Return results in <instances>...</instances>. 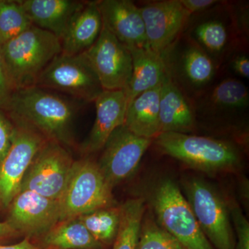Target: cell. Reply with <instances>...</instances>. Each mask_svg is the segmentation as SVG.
I'll use <instances>...</instances> for the list:
<instances>
[{
	"label": "cell",
	"instance_id": "obj_1",
	"mask_svg": "<svg viewBox=\"0 0 249 249\" xmlns=\"http://www.w3.org/2000/svg\"><path fill=\"white\" fill-rule=\"evenodd\" d=\"M78 104L54 91L33 86L16 91L3 110L27 123L49 141L78 150L74 133Z\"/></svg>",
	"mask_w": 249,
	"mask_h": 249
},
{
	"label": "cell",
	"instance_id": "obj_2",
	"mask_svg": "<svg viewBox=\"0 0 249 249\" xmlns=\"http://www.w3.org/2000/svg\"><path fill=\"white\" fill-rule=\"evenodd\" d=\"M162 153L206 173L231 171L240 166L242 155L232 142L196 135L162 132L153 140Z\"/></svg>",
	"mask_w": 249,
	"mask_h": 249
},
{
	"label": "cell",
	"instance_id": "obj_3",
	"mask_svg": "<svg viewBox=\"0 0 249 249\" xmlns=\"http://www.w3.org/2000/svg\"><path fill=\"white\" fill-rule=\"evenodd\" d=\"M0 47L16 91L35 86L40 73L62 53L60 39L34 25Z\"/></svg>",
	"mask_w": 249,
	"mask_h": 249
},
{
	"label": "cell",
	"instance_id": "obj_4",
	"mask_svg": "<svg viewBox=\"0 0 249 249\" xmlns=\"http://www.w3.org/2000/svg\"><path fill=\"white\" fill-rule=\"evenodd\" d=\"M183 34L201 47L221 68L237 49L247 47L229 1H220L204 12L191 15Z\"/></svg>",
	"mask_w": 249,
	"mask_h": 249
},
{
	"label": "cell",
	"instance_id": "obj_5",
	"mask_svg": "<svg viewBox=\"0 0 249 249\" xmlns=\"http://www.w3.org/2000/svg\"><path fill=\"white\" fill-rule=\"evenodd\" d=\"M155 219L184 249H215L199 227L196 216L176 183L164 179L151 196Z\"/></svg>",
	"mask_w": 249,
	"mask_h": 249
},
{
	"label": "cell",
	"instance_id": "obj_6",
	"mask_svg": "<svg viewBox=\"0 0 249 249\" xmlns=\"http://www.w3.org/2000/svg\"><path fill=\"white\" fill-rule=\"evenodd\" d=\"M112 191L97 162L89 157L75 160L66 188L58 200L60 221L116 206Z\"/></svg>",
	"mask_w": 249,
	"mask_h": 249
},
{
	"label": "cell",
	"instance_id": "obj_7",
	"mask_svg": "<svg viewBox=\"0 0 249 249\" xmlns=\"http://www.w3.org/2000/svg\"><path fill=\"white\" fill-rule=\"evenodd\" d=\"M160 55L168 76L191 100L213 85L220 69L183 33Z\"/></svg>",
	"mask_w": 249,
	"mask_h": 249
},
{
	"label": "cell",
	"instance_id": "obj_8",
	"mask_svg": "<svg viewBox=\"0 0 249 249\" xmlns=\"http://www.w3.org/2000/svg\"><path fill=\"white\" fill-rule=\"evenodd\" d=\"M35 86L83 103H94L104 91L84 53H60L40 73Z\"/></svg>",
	"mask_w": 249,
	"mask_h": 249
},
{
	"label": "cell",
	"instance_id": "obj_9",
	"mask_svg": "<svg viewBox=\"0 0 249 249\" xmlns=\"http://www.w3.org/2000/svg\"><path fill=\"white\" fill-rule=\"evenodd\" d=\"M186 199L199 227L215 249H234L229 205L213 187L198 178L184 184Z\"/></svg>",
	"mask_w": 249,
	"mask_h": 249
},
{
	"label": "cell",
	"instance_id": "obj_10",
	"mask_svg": "<svg viewBox=\"0 0 249 249\" xmlns=\"http://www.w3.org/2000/svg\"><path fill=\"white\" fill-rule=\"evenodd\" d=\"M9 117L14 124V134L11 148L0 163V210L1 211L7 210L20 192L23 179L33 160L49 141L27 123L16 118Z\"/></svg>",
	"mask_w": 249,
	"mask_h": 249
},
{
	"label": "cell",
	"instance_id": "obj_11",
	"mask_svg": "<svg viewBox=\"0 0 249 249\" xmlns=\"http://www.w3.org/2000/svg\"><path fill=\"white\" fill-rule=\"evenodd\" d=\"M74 161L66 147L48 141L33 160L21 191L34 192L58 201L66 188Z\"/></svg>",
	"mask_w": 249,
	"mask_h": 249
},
{
	"label": "cell",
	"instance_id": "obj_12",
	"mask_svg": "<svg viewBox=\"0 0 249 249\" xmlns=\"http://www.w3.org/2000/svg\"><path fill=\"white\" fill-rule=\"evenodd\" d=\"M152 142L153 139L136 135L124 124L111 134L101 150L97 164L112 189L135 172Z\"/></svg>",
	"mask_w": 249,
	"mask_h": 249
},
{
	"label": "cell",
	"instance_id": "obj_13",
	"mask_svg": "<svg viewBox=\"0 0 249 249\" xmlns=\"http://www.w3.org/2000/svg\"><path fill=\"white\" fill-rule=\"evenodd\" d=\"M83 53L104 91L127 88L132 75V54L104 26L96 42Z\"/></svg>",
	"mask_w": 249,
	"mask_h": 249
},
{
	"label": "cell",
	"instance_id": "obj_14",
	"mask_svg": "<svg viewBox=\"0 0 249 249\" xmlns=\"http://www.w3.org/2000/svg\"><path fill=\"white\" fill-rule=\"evenodd\" d=\"M6 222L21 236L38 240L60 221L58 201L21 191L8 208Z\"/></svg>",
	"mask_w": 249,
	"mask_h": 249
},
{
	"label": "cell",
	"instance_id": "obj_15",
	"mask_svg": "<svg viewBox=\"0 0 249 249\" xmlns=\"http://www.w3.org/2000/svg\"><path fill=\"white\" fill-rule=\"evenodd\" d=\"M147 47L161 54L182 34L191 15L180 0L146 1L139 6Z\"/></svg>",
	"mask_w": 249,
	"mask_h": 249
},
{
	"label": "cell",
	"instance_id": "obj_16",
	"mask_svg": "<svg viewBox=\"0 0 249 249\" xmlns=\"http://www.w3.org/2000/svg\"><path fill=\"white\" fill-rule=\"evenodd\" d=\"M96 118L89 134L78 147L84 157L101 151L115 129L124 125L127 103L124 90L103 91L96 101Z\"/></svg>",
	"mask_w": 249,
	"mask_h": 249
},
{
	"label": "cell",
	"instance_id": "obj_17",
	"mask_svg": "<svg viewBox=\"0 0 249 249\" xmlns=\"http://www.w3.org/2000/svg\"><path fill=\"white\" fill-rule=\"evenodd\" d=\"M196 119L240 115L249 108V91L237 78H224L192 99Z\"/></svg>",
	"mask_w": 249,
	"mask_h": 249
},
{
	"label": "cell",
	"instance_id": "obj_18",
	"mask_svg": "<svg viewBox=\"0 0 249 249\" xmlns=\"http://www.w3.org/2000/svg\"><path fill=\"white\" fill-rule=\"evenodd\" d=\"M103 25L130 50L147 47L143 20L139 6L130 0H99Z\"/></svg>",
	"mask_w": 249,
	"mask_h": 249
},
{
	"label": "cell",
	"instance_id": "obj_19",
	"mask_svg": "<svg viewBox=\"0 0 249 249\" xmlns=\"http://www.w3.org/2000/svg\"><path fill=\"white\" fill-rule=\"evenodd\" d=\"M160 133L194 134L197 129L191 98L167 76L161 86L160 102Z\"/></svg>",
	"mask_w": 249,
	"mask_h": 249
},
{
	"label": "cell",
	"instance_id": "obj_20",
	"mask_svg": "<svg viewBox=\"0 0 249 249\" xmlns=\"http://www.w3.org/2000/svg\"><path fill=\"white\" fill-rule=\"evenodd\" d=\"M33 25L58 37L60 40L74 15L85 1L19 0Z\"/></svg>",
	"mask_w": 249,
	"mask_h": 249
},
{
	"label": "cell",
	"instance_id": "obj_21",
	"mask_svg": "<svg viewBox=\"0 0 249 249\" xmlns=\"http://www.w3.org/2000/svg\"><path fill=\"white\" fill-rule=\"evenodd\" d=\"M103 28L97 1H85L74 15L60 40L62 53L76 55L93 45Z\"/></svg>",
	"mask_w": 249,
	"mask_h": 249
},
{
	"label": "cell",
	"instance_id": "obj_22",
	"mask_svg": "<svg viewBox=\"0 0 249 249\" xmlns=\"http://www.w3.org/2000/svg\"><path fill=\"white\" fill-rule=\"evenodd\" d=\"M132 71L124 89L127 106L137 96L163 84L168 76L161 55L148 47L130 49Z\"/></svg>",
	"mask_w": 249,
	"mask_h": 249
},
{
	"label": "cell",
	"instance_id": "obj_23",
	"mask_svg": "<svg viewBox=\"0 0 249 249\" xmlns=\"http://www.w3.org/2000/svg\"><path fill=\"white\" fill-rule=\"evenodd\" d=\"M161 86L145 91L127 106L124 125L136 135L154 140L160 134Z\"/></svg>",
	"mask_w": 249,
	"mask_h": 249
},
{
	"label": "cell",
	"instance_id": "obj_24",
	"mask_svg": "<svg viewBox=\"0 0 249 249\" xmlns=\"http://www.w3.org/2000/svg\"><path fill=\"white\" fill-rule=\"evenodd\" d=\"M35 242L41 249H103L79 218L59 221Z\"/></svg>",
	"mask_w": 249,
	"mask_h": 249
},
{
	"label": "cell",
	"instance_id": "obj_25",
	"mask_svg": "<svg viewBox=\"0 0 249 249\" xmlns=\"http://www.w3.org/2000/svg\"><path fill=\"white\" fill-rule=\"evenodd\" d=\"M120 224L112 249H136L145 212V202L142 198H134L120 205Z\"/></svg>",
	"mask_w": 249,
	"mask_h": 249
},
{
	"label": "cell",
	"instance_id": "obj_26",
	"mask_svg": "<svg viewBox=\"0 0 249 249\" xmlns=\"http://www.w3.org/2000/svg\"><path fill=\"white\" fill-rule=\"evenodd\" d=\"M91 235L104 247L112 245L120 224V206L96 210L78 217Z\"/></svg>",
	"mask_w": 249,
	"mask_h": 249
},
{
	"label": "cell",
	"instance_id": "obj_27",
	"mask_svg": "<svg viewBox=\"0 0 249 249\" xmlns=\"http://www.w3.org/2000/svg\"><path fill=\"white\" fill-rule=\"evenodd\" d=\"M32 25L19 0H0V46Z\"/></svg>",
	"mask_w": 249,
	"mask_h": 249
},
{
	"label": "cell",
	"instance_id": "obj_28",
	"mask_svg": "<svg viewBox=\"0 0 249 249\" xmlns=\"http://www.w3.org/2000/svg\"><path fill=\"white\" fill-rule=\"evenodd\" d=\"M136 249H184L176 239L164 230L155 217L145 212Z\"/></svg>",
	"mask_w": 249,
	"mask_h": 249
},
{
	"label": "cell",
	"instance_id": "obj_29",
	"mask_svg": "<svg viewBox=\"0 0 249 249\" xmlns=\"http://www.w3.org/2000/svg\"><path fill=\"white\" fill-rule=\"evenodd\" d=\"M231 218L237 235L234 249H249V223L242 213L238 205L232 203L229 205Z\"/></svg>",
	"mask_w": 249,
	"mask_h": 249
},
{
	"label": "cell",
	"instance_id": "obj_30",
	"mask_svg": "<svg viewBox=\"0 0 249 249\" xmlns=\"http://www.w3.org/2000/svg\"><path fill=\"white\" fill-rule=\"evenodd\" d=\"M14 134V124L11 118L0 109V163L7 155Z\"/></svg>",
	"mask_w": 249,
	"mask_h": 249
},
{
	"label": "cell",
	"instance_id": "obj_31",
	"mask_svg": "<svg viewBox=\"0 0 249 249\" xmlns=\"http://www.w3.org/2000/svg\"><path fill=\"white\" fill-rule=\"evenodd\" d=\"M229 68L235 75L249 79V58L247 47L237 49L228 58Z\"/></svg>",
	"mask_w": 249,
	"mask_h": 249
},
{
	"label": "cell",
	"instance_id": "obj_32",
	"mask_svg": "<svg viewBox=\"0 0 249 249\" xmlns=\"http://www.w3.org/2000/svg\"><path fill=\"white\" fill-rule=\"evenodd\" d=\"M16 91L6 70L0 47V109H3L9 103Z\"/></svg>",
	"mask_w": 249,
	"mask_h": 249
},
{
	"label": "cell",
	"instance_id": "obj_33",
	"mask_svg": "<svg viewBox=\"0 0 249 249\" xmlns=\"http://www.w3.org/2000/svg\"><path fill=\"white\" fill-rule=\"evenodd\" d=\"M185 9L191 15L204 12L220 1L218 0H180Z\"/></svg>",
	"mask_w": 249,
	"mask_h": 249
},
{
	"label": "cell",
	"instance_id": "obj_34",
	"mask_svg": "<svg viewBox=\"0 0 249 249\" xmlns=\"http://www.w3.org/2000/svg\"><path fill=\"white\" fill-rule=\"evenodd\" d=\"M21 235L6 222H0V245L5 242L20 237Z\"/></svg>",
	"mask_w": 249,
	"mask_h": 249
},
{
	"label": "cell",
	"instance_id": "obj_35",
	"mask_svg": "<svg viewBox=\"0 0 249 249\" xmlns=\"http://www.w3.org/2000/svg\"><path fill=\"white\" fill-rule=\"evenodd\" d=\"M0 249H41L35 242L29 240L28 238H24V240L13 244V245H0Z\"/></svg>",
	"mask_w": 249,
	"mask_h": 249
}]
</instances>
